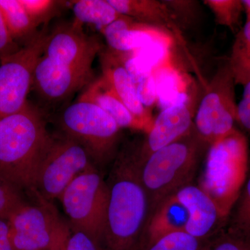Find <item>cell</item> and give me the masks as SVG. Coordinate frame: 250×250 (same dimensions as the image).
<instances>
[{
  "label": "cell",
  "mask_w": 250,
  "mask_h": 250,
  "mask_svg": "<svg viewBox=\"0 0 250 250\" xmlns=\"http://www.w3.org/2000/svg\"><path fill=\"white\" fill-rule=\"evenodd\" d=\"M139 170L136 146L125 148L106 181L109 201L100 250H141L149 205Z\"/></svg>",
  "instance_id": "1"
},
{
  "label": "cell",
  "mask_w": 250,
  "mask_h": 250,
  "mask_svg": "<svg viewBox=\"0 0 250 250\" xmlns=\"http://www.w3.org/2000/svg\"><path fill=\"white\" fill-rule=\"evenodd\" d=\"M52 138L42 111L29 101L21 111L1 118L0 177L34 194L39 166Z\"/></svg>",
  "instance_id": "2"
},
{
  "label": "cell",
  "mask_w": 250,
  "mask_h": 250,
  "mask_svg": "<svg viewBox=\"0 0 250 250\" xmlns=\"http://www.w3.org/2000/svg\"><path fill=\"white\" fill-rule=\"evenodd\" d=\"M208 147L194 126L183 137L153 153L140 164V177L149 205L147 218L166 198L193 184Z\"/></svg>",
  "instance_id": "3"
},
{
  "label": "cell",
  "mask_w": 250,
  "mask_h": 250,
  "mask_svg": "<svg viewBox=\"0 0 250 250\" xmlns=\"http://www.w3.org/2000/svg\"><path fill=\"white\" fill-rule=\"evenodd\" d=\"M249 144L238 129L210 145L199 186L218 206L224 218H229L248 179Z\"/></svg>",
  "instance_id": "4"
},
{
  "label": "cell",
  "mask_w": 250,
  "mask_h": 250,
  "mask_svg": "<svg viewBox=\"0 0 250 250\" xmlns=\"http://www.w3.org/2000/svg\"><path fill=\"white\" fill-rule=\"evenodd\" d=\"M59 200L69 219L71 230L85 233L100 248L106 223L109 189L95 166L77 176Z\"/></svg>",
  "instance_id": "5"
},
{
  "label": "cell",
  "mask_w": 250,
  "mask_h": 250,
  "mask_svg": "<svg viewBox=\"0 0 250 250\" xmlns=\"http://www.w3.org/2000/svg\"><path fill=\"white\" fill-rule=\"evenodd\" d=\"M60 123L64 135L82 145L92 160L105 163L115 156L121 128L95 104L77 100L64 110Z\"/></svg>",
  "instance_id": "6"
},
{
  "label": "cell",
  "mask_w": 250,
  "mask_h": 250,
  "mask_svg": "<svg viewBox=\"0 0 250 250\" xmlns=\"http://www.w3.org/2000/svg\"><path fill=\"white\" fill-rule=\"evenodd\" d=\"M234 78L228 61L219 65L206 87L194 117L200 139L210 146L236 129L237 107Z\"/></svg>",
  "instance_id": "7"
},
{
  "label": "cell",
  "mask_w": 250,
  "mask_h": 250,
  "mask_svg": "<svg viewBox=\"0 0 250 250\" xmlns=\"http://www.w3.org/2000/svg\"><path fill=\"white\" fill-rule=\"evenodd\" d=\"M93 166L84 147L64 135L52 136L38 170L36 192L50 202L59 199L77 176Z\"/></svg>",
  "instance_id": "8"
},
{
  "label": "cell",
  "mask_w": 250,
  "mask_h": 250,
  "mask_svg": "<svg viewBox=\"0 0 250 250\" xmlns=\"http://www.w3.org/2000/svg\"><path fill=\"white\" fill-rule=\"evenodd\" d=\"M48 31L44 26L29 43L0 62V119L21 111L27 103Z\"/></svg>",
  "instance_id": "9"
},
{
  "label": "cell",
  "mask_w": 250,
  "mask_h": 250,
  "mask_svg": "<svg viewBox=\"0 0 250 250\" xmlns=\"http://www.w3.org/2000/svg\"><path fill=\"white\" fill-rule=\"evenodd\" d=\"M34 195L39 205L26 204L8 219L14 250H50L65 225L50 202Z\"/></svg>",
  "instance_id": "10"
},
{
  "label": "cell",
  "mask_w": 250,
  "mask_h": 250,
  "mask_svg": "<svg viewBox=\"0 0 250 250\" xmlns=\"http://www.w3.org/2000/svg\"><path fill=\"white\" fill-rule=\"evenodd\" d=\"M103 47L98 38L87 35L82 27L72 23L60 24L48 31L43 55L66 66L90 70Z\"/></svg>",
  "instance_id": "11"
},
{
  "label": "cell",
  "mask_w": 250,
  "mask_h": 250,
  "mask_svg": "<svg viewBox=\"0 0 250 250\" xmlns=\"http://www.w3.org/2000/svg\"><path fill=\"white\" fill-rule=\"evenodd\" d=\"M93 80V69L66 66L42 54L34 69L31 89L43 101L57 104L70 98Z\"/></svg>",
  "instance_id": "12"
},
{
  "label": "cell",
  "mask_w": 250,
  "mask_h": 250,
  "mask_svg": "<svg viewBox=\"0 0 250 250\" xmlns=\"http://www.w3.org/2000/svg\"><path fill=\"white\" fill-rule=\"evenodd\" d=\"M194 103L193 99L190 98L161 111L154 120L146 139L136 146L140 164L153 153L190 132L194 126Z\"/></svg>",
  "instance_id": "13"
},
{
  "label": "cell",
  "mask_w": 250,
  "mask_h": 250,
  "mask_svg": "<svg viewBox=\"0 0 250 250\" xmlns=\"http://www.w3.org/2000/svg\"><path fill=\"white\" fill-rule=\"evenodd\" d=\"M174 195L187 209L188 219L184 232L188 234L210 239L228 223L215 202L197 184H188Z\"/></svg>",
  "instance_id": "14"
},
{
  "label": "cell",
  "mask_w": 250,
  "mask_h": 250,
  "mask_svg": "<svg viewBox=\"0 0 250 250\" xmlns=\"http://www.w3.org/2000/svg\"><path fill=\"white\" fill-rule=\"evenodd\" d=\"M108 47L119 53L129 54L158 43L172 44L174 36L161 28L123 16L100 30Z\"/></svg>",
  "instance_id": "15"
},
{
  "label": "cell",
  "mask_w": 250,
  "mask_h": 250,
  "mask_svg": "<svg viewBox=\"0 0 250 250\" xmlns=\"http://www.w3.org/2000/svg\"><path fill=\"white\" fill-rule=\"evenodd\" d=\"M102 76L107 81L115 93L130 111L147 128H152L154 119L149 109L140 101L136 83L126 66V54L103 47L99 54Z\"/></svg>",
  "instance_id": "16"
},
{
  "label": "cell",
  "mask_w": 250,
  "mask_h": 250,
  "mask_svg": "<svg viewBox=\"0 0 250 250\" xmlns=\"http://www.w3.org/2000/svg\"><path fill=\"white\" fill-rule=\"evenodd\" d=\"M78 100L95 104L107 113L121 129L127 128L145 131L146 134L148 132L146 125L125 106L103 76L92 81L81 94Z\"/></svg>",
  "instance_id": "17"
},
{
  "label": "cell",
  "mask_w": 250,
  "mask_h": 250,
  "mask_svg": "<svg viewBox=\"0 0 250 250\" xmlns=\"http://www.w3.org/2000/svg\"><path fill=\"white\" fill-rule=\"evenodd\" d=\"M188 219L187 209L174 195L167 197L148 217L141 240V250L164 237L184 231Z\"/></svg>",
  "instance_id": "18"
},
{
  "label": "cell",
  "mask_w": 250,
  "mask_h": 250,
  "mask_svg": "<svg viewBox=\"0 0 250 250\" xmlns=\"http://www.w3.org/2000/svg\"><path fill=\"white\" fill-rule=\"evenodd\" d=\"M123 16L139 22L161 28L182 42V30L164 1L157 0H108Z\"/></svg>",
  "instance_id": "19"
},
{
  "label": "cell",
  "mask_w": 250,
  "mask_h": 250,
  "mask_svg": "<svg viewBox=\"0 0 250 250\" xmlns=\"http://www.w3.org/2000/svg\"><path fill=\"white\" fill-rule=\"evenodd\" d=\"M172 64L169 59L154 70L158 101L163 106V109L192 98L187 92L188 79Z\"/></svg>",
  "instance_id": "20"
},
{
  "label": "cell",
  "mask_w": 250,
  "mask_h": 250,
  "mask_svg": "<svg viewBox=\"0 0 250 250\" xmlns=\"http://www.w3.org/2000/svg\"><path fill=\"white\" fill-rule=\"evenodd\" d=\"M71 3L75 16L72 23L80 27L83 24H90L102 30L123 16L108 0H77Z\"/></svg>",
  "instance_id": "21"
},
{
  "label": "cell",
  "mask_w": 250,
  "mask_h": 250,
  "mask_svg": "<svg viewBox=\"0 0 250 250\" xmlns=\"http://www.w3.org/2000/svg\"><path fill=\"white\" fill-rule=\"evenodd\" d=\"M0 10L11 37L18 44L24 42L27 45L39 32L21 0H0Z\"/></svg>",
  "instance_id": "22"
},
{
  "label": "cell",
  "mask_w": 250,
  "mask_h": 250,
  "mask_svg": "<svg viewBox=\"0 0 250 250\" xmlns=\"http://www.w3.org/2000/svg\"><path fill=\"white\" fill-rule=\"evenodd\" d=\"M236 85L250 82V21L236 34L231 55L228 59Z\"/></svg>",
  "instance_id": "23"
},
{
  "label": "cell",
  "mask_w": 250,
  "mask_h": 250,
  "mask_svg": "<svg viewBox=\"0 0 250 250\" xmlns=\"http://www.w3.org/2000/svg\"><path fill=\"white\" fill-rule=\"evenodd\" d=\"M207 250H250V231L228 223L210 238Z\"/></svg>",
  "instance_id": "24"
},
{
  "label": "cell",
  "mask_w": 250,
  "mask_h": 250,
  "mask_svg": "<svg viewBox=\"0 0 250 250\" xmlns=\"http://www.w3.org/2000/svg\"><path fill=\"white\" fill-rule=\"evenodd\" d=\"M204 3L213 12L216 23L236 34L240 31L244 11L241 0H205Z\"/></svg>",
  "instance_id": "25"
},
{
  "label": "cell",
  "mask_w": 250,
  "mask_h": 250,
  "mask_svg": "<svg viewBox=\"0 0 250 250\" xmlns=\"http://www.w3.org/2000/svg\"><path fill=\"white\" fill-rule=\"evenodd\" d=\"M210 239H199L182 231L161 238L141 250H207Z\"/></svg>",
  "instance_id": "26"
},
{
  "label": "cell",
  "mask_w": 250,
  "mask_h": 250,
  "mask_svg": "<svg viewBox=\"0 0 250 250\" xmlns=\"http://www.w3.org/2000/svg\"><path fill=\"white\" fill-rule=\"evenodd\" d=\"M50 250H100L89 236L81 231H72L65 225L59 232Z\"/></svg>",
  "instance_id": "27"
},
{
  "label": "cell",
  "mask_w": 250,
  "mask_h": 250,
  "mask_svg": "<svg viewBox=\"0 0 250 250\" xmlns=\"http://www.w3.org/2000/svg\"><path fill=\"white\" fill-rule=\"evenodd\" d=\"M164 2L170 10L181 30L193 26L198 20L200 8L197 1L166 0Z\"/></svg>",
  "instance_id": "28"
},
{
  "label": "cell",
  "mask_w": 250,
  "mask_h": 250,
  "mask_svg": "<svg viewBox=\"0 0 250 250\" xmlns=\"http://www.w3.org/2000/svg\"><path fill=\"white\" fill-rule=\"evenodd\" d=\"M21 2L32 21L39 27L41 24L47 26V22L58 14L62 1L54 0H21Z\"/></svg>",
  "instance_id": "29"
},
{
  "label": "cell",
  "mask_w": 250,
  "mask_h": 250,
  "mask_svg": "<svg viewBox=\"0 0 250 250\" xmlns=\"http://www.w3.org/2000/svg\"><path fill=\"white\" fill-rule=\"evenodd\" d=\"M18 188L0 177V218L8 220L14 212L27 204Z\"/></svg>",
  "instance_id": "30"
},
{
  "label": "cell",
  "mask_w": 250,
  "mask_h": 250,
  "mask_svg": "<svg viewBox=\"0 0 250 250\" xmlns=\"http://www.w3.org/2000/svg\"><path fill=\"white\" fill-rule=\"evenodd\" d=\"M228 223L250 231V173Z\"/></svg>",
  "instance_id": "31"
},
{
  "label": "cell",
  "mask_w": 250,
  "mask_h": 250,
  "mask_svg": "<svg viewBox=\"0 0 250 250\" xmlns=\"http://www.w3.org/2000/svg\"><path fill=\"white\" fill-rule=\"evenodd\" d=\"M140 101L145 107L149 109L158 101L157 88L154 72L143 77L136 83Z\"/></svg>",
  "instance_id": "32"
},
{
  "label": "cell",
  "mask_w": 250,
  "mask_h": 250,
  "mask_svg": "<svg viewBox=\"0 0 250 250\" xmlns=\"http://www.w3.org/2000/svg\"><path fill=\"white\" fill-rule=\"evenodd\" d=\"M236 123L250 138V82L244 85L243 98L237 107Z\"/></svg>",
  "instance_id": "33"
},
{
  "label": "cell",
  "mask_w": 250,
  "mask_h": 250,
  "mask_svg": "<svg viewBox=\"0 0 250 250\" xmlns=\"http://www.w3.org/2000/svg\"><path fill=\"white\" fill-rule=\"evenodd\" d=\"M21 48L19 44L11 37L0 10V62L16 53Z\"/></svg>",
  "instance_id": "34"
},
{
  "label": "cell",
  "mask_w": 250,
  "mask_h": 250,
  "mask_svg": "<svg viewBox=\"0 0 250 250\" xmlns=\"http://www.w3.org/2000/svg\"><path fill=\"white\" fill-rule=\"evenodd\" d=\"M0 250H14L9 238L8 220L0 218Z\"/></svg>",
  "instance_id": "35"
},
{
  "label": "cell",
  "mask_w": 250,
  "mask_h": 250,
  "mask_svg": "<svg viewBox=\"0 0 250 250\" xmlns=\"http://www.w3.org/2000/svg\"><path fill=\"white\" fill-rule=\"evenodd\" d=\"M242 4L246 14V22H248L250 21V0H243Z\"/></svg>",
  "instance_id": "36"
}]
</instances>
